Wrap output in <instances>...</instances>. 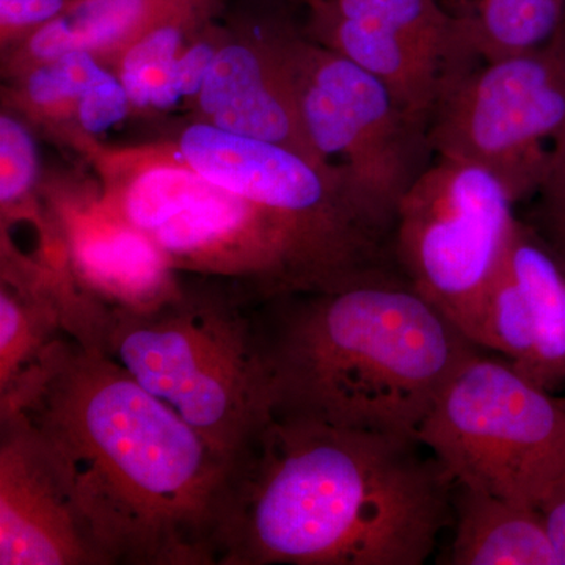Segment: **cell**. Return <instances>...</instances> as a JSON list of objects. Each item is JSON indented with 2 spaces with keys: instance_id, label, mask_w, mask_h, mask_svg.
<instances>
[{
  "instance_id": "cell-1",
  "label": "cell",
  "mask_w": 565,
  "mask_h": 565,
  "mask_svg": "<svg viewBox=\"0 0 565 565\" xmlns=\"http://www.w3.org/2000/svg\"><path fill=\"white\" fill-rule=\"evenodd\" d=\"M0 411L43 438L107 565H221L234 463L102 349L62 334Z\"/></svg>"
},
{
  "instance_id": "cell-2",
  "label": "cell",
  "mask_w": 565,
  "mask_h": 565,
  "mask_svg": "<svg viewBox=\"0 0 565 565\" xmlns=\"http://www.w3.org/2000/svg\"><path fill=\"white\" fill-rule=\"evenodd\" d=\"M412 435L273 416L234 465L221 565H422L455 481Z\"/></svg>"
},
{
  "instance_id": "cell-3",
  "label": "cell",
  "mask_w": 565,
  "mask_h": 565,
  "mask_svg": "<svg viewBox=\"0 0 565 565\" xmlns=\"http://www.w3.org/2000/svg\"><path fill=\"white\" fill-rule=\"evenodd\" d=\"M273 416L416 437L479 351L397 269L255 300Z\"/></svg>"
},
{
  "instance_id": "cell-4",
  "label": "cell",
  "mask_w": 565,
  "mask_h": 565,
  "mask_svg": "<svg viewBox=\"0 0 565 565\" xmlns=\"http://www.w3.org/2000/svg\"><path fill=\"white\" fill-rule=\"evenodd\" d=\"M54 143L95 173L104 203L151 241L174 273L239 286L253 299L318 291L382 269L384 244L253 202L207 180L173 139L106 143L63 132Z\"/></svg>"
},
{
  "instance_id": "cell-5",
  "label": "cell",
  "mask_w": 565,
  "mask_h": 565,
  "mask_svg": "<svg viewBox=\"0 0 565 565\" xmlns=\"http://www.w3.org/2000/svg\"><path fill=\"white\" fill-rule=\"evenodd\" d=\"M255 299L232 282L182 274L150 307H104L85 344L102 349L237 463L273 418Z\"/></svg>"
},
{
  "instance_id": "cell-6",
  "label": "cell",
  "mask_w": 565,
  "mask_h": 565,
  "mask_svg": "<svg viewBox=\"0 0 565 565\" xmlns=\"http://www.w3.org/2000/svg\"><path fill=\"white\" fill-rule=\"evenodd\" d=\"M479 349L438 394L416 438L456 486L535 505L565 476V407Z\"/></svg>"
},
{
  "instance_id": "cell-7",
  "label": "cell",
  "mask_w": 565,
  "mask_h": 565,
  "mask_svg": "<svg viewBox=\"0 0 565 565\" xmlns=\"http://www.w3.org/2000/svg\"><path fill=\"white\" fill-rule=\"evenodd\" d=\"M515 206L492 173L435 156L394 218L397 270L479 348L487 294L519 222Z\"/></svg>"
},
{
  "instance_id": "cell-8",
  "label": "cell",
  "mask_w": 565,
  "mask_h": 565,
  "mask_svg": "<svg viewBox=\"0 0 565 565\" xmlns=\"http://www.w3.org/2000/svg\"><path fill=\"white\" fill-rule=\"evenodd\" d=\"M299 93L316 151L341 170L353 202L390 243L405 193L435 159L429 120L405 109L384 82L307 33Z\"/></svg>"
},
{
  "instance_id": "cell-9",
  "label": "cell",
  "mask_w": 565,
  "mask_h": 565,
  "mask_svg": "<svg viewBox=\"0 0 565 565\" xmlns=\"http://www.w3.org/2000/svg\"><path fill=\"white\" fill-rule=\"evenodd\" d=\"M429 129L435 156L481 167L515 203L531 199L565 136V62L550 44L478 62L441 93Z\"/></svg>"
},
{
  "instance_id": "cell-10",
  "label": "cell",
  "mask_w": 565,
  "mask_h": 565,
  "mask_svg": "<svg viewBox=\"0 0 565 565\" xmlns=\"http://www.w3.org/2000/svg\"><path fill=\"white\" fill-rule=\"evenodd\" d=\"M303 32L373 74L427 118L449 84L481 62L463 18L441 0H300Z\"/></svg>"
},
{
  "instance_id": "cell-11",
  "label": "cell",
  "mask_w": 565,
  "mask_h": 565,
  "mask_svg": "<svg viewBox=\"0 0 565 565\" xmlns=\"http://www.w3.org/2000/svg\"><path fill=\"white\" fill-rule=\"evenodd\" d=\"M225 39L192 104L191 120L281 145L323 167L308 137L299 93L303 25L255 3L223 13Z\"/></svg>"
},
{
  "instance_id": "cell-12",
  "label": "cell",
  "mask_w": 565,
  "mask_h": 565,
  "mask_svg": "<svg viewBox=\"0 0 565 565\" xmlns=\"http://www.w3.org/2000/svg\"><path fill=\"white\" fill-rule=\"evenodd\" d=\"M0 565H107L61 465L14 411H0Z\"/></svg>"
},
{
  "instance_id": "cell-13",
  "label": "cell",
  "mask_w": 565,
  "mask_h": 565,
  "mask_svg": "<svg viewBox=\"0 0 565 565\" xmlns=\"http://www.w3.org/2000/svg\"><path fill=\"white\" fill-rule=\"evenodd\" d=\"M40 195L85 292L109 308L137 310L177 291L182 274L104 203L95 178L41 174Z\"/></svg>"
},
{
  "instance_id": "cell-14",
  "label": "cell",
  "mask_w": 565,
  "mask_h": 565,
  "mask_svg": "<svg viewBox=\"0 0 565 565\" xmlns=\"http://www.w3.org/2000/svg\"><path fill=\"white\" fill-rule=\"evenodd\" d=\"M481 345L546 392L565 388V269L523 218L487 294Z\"/></svg>"
},
{
  "instance_id": "cell-15",
  "label": "cell",
  "mask_w": 565,
  "mask_h": 565,
  "mask_svg": "<svg viewBox=\"0 0 565 565\" xmlns=\"http://www.w3.org/2000/svg\"><path fill=\"white\" fill-rule=\"evenodd\" d=\"M226 0H73L57 20L2 54V79L11 81L71 51L95 55L114 71L126 50L148 32L184 20H214Z\"/></svg>"
},
{
  "instance_id": "cell-16",
  "label": "cell",
  "mask_w": 565,
  "mask_h": 565,
  "mask_svg": "<svg viewBox=\"0 0 565 565\" xmlns=\"http://www.w3.org/2000/svg\"><path fill=\"white\" fill-rule=\"evenodd\" d=\"M3 82L2 109L50 139L70 131L102 137L132 115L117 74L90 52H66Z\"/></svg>"
},
{
  "instance_id": "cell-17",
  "label": "cell",
  "mask_w": 565,
  "mask_h": 565,
  "mask_svg": "<svg viewBox=\"0 0 565 565\" xmlns=\"http://www.w3.org/2000/svg\"><path fill=\"white\" fill-rule=\"evenodd\" d=\"M449 565H557L544 515L473 487L455 486Z\"/></svg>"
},
{
  "instance_id": "cell-18",
  "label": "cell",
  "mask_w": 565,
  "mask_h": 565,
  "mask_svg": "<svg viewBox=\"0 0 565 565\" xmlns=\"http://www.w3.org/2000/svg\"><path fill=\"white\" fill-rule=\"evenodd\" d=\"M463 18L486 62L541 50L556 35L565 0H441Z\"/></svg>"
},
{
  "instance_id": "cell-19",
  "label": "cell",
  "mask_w": 565,
  "mask_h": 565,
  "mask_svg": "<svg viewBox=\"0 0 565 565\" xmlns=\"http://www.w3.org/2000/svg\"><path fill=\"white\" fill-rule=\"evenodd\" d=\"M214 20L170 22L126 50L114 73L128 93L132 114H158L181 106L177 68L182 51L196 32Z\"/></svg>"
},
{
  "instance_id": "cell-20",
  "label": "cell",
  "mask_w": 565,
  "mask_h": 565,
  "mask_svg": "<svg viewBox=\"0 0 565 565\" xmlns=\"http://www.w3.org/2000/svg\"><path fill=\"white\" fill-rule=\"evenodd\" d=\"M39 145L33 129L18 115L0 111V226H31L35 236L50 230L40 195Z\"/></svg>"
},
{
  "instance_id": "cell-21",
  "label": "cell",
  "mask_w": 565,
  "mask_h": 565,
  "mask_svg": "<svg viewBox=\"0 0 565 565\" xmlns=\"http://www.w3.org/2000/svg\"><path fill=\"white\" fill-rule=\"evenodd\" d=\"M531 199L533 207L525 221L541 234L565 269V136L553 145L544 178Z\"/></svg>"
},
{
  "instance_id": "cell-22",
  "label": "cell",
  "mask_w": 565,
  "mask_h": 565,
  "mask_svg": "<svg viewBox=\"0 0 565 565\" xmlns=\"http://www.w3.org/2000/svg\"><path fill=\"white\" fill-rule=\"evenodd\" d=\"M73 0H0V52L20 46L68 9Z\"/></svg>"
},
{
  "instance_id": "cell-23",
  "label": "cell",
  "mask_w": 565,
  "mask_h": 565,
  "mask_svg": "<svg viewBox=\"0 0 565 565\" xmlns=\"http://www.w3.org/2000/svg\"><path fill=\"white\" fill-rule=\"evenodd\" d=\"M537 509L544 515L557 565H565V476L545 493Z\"/></svg>"
},
{
  "instance_id": "cell-24",
  "label": "cell",
  "mask_w": 565,
  "mask_h": 565,
  "mask_svg": "<svg viewBox=\"0 0 565 565\" xmlns=\"http://www.w3.org/2000/svg\"><path fill=\"white\" fill-rule=\"evenodd\" d=\"M550 46H552L553 50L556 51V54L565 62V2L559 28H557L556 35L550 41Z\"/></svg>"
},
{
  "instance_id": "cell-25",
  "label": "cell",
  "mask_w": 565,
  "mask_h": 565,
  "mask_svg": "<svg viewBox=\"0 0 565 565\" xmlns=\"http://www.w3.org/2000/svg\"><path fill=\"white\" fill-rule=\"evenodd\" d=\"M559 399H561V403H563V405L565 407V396H559Z\"/></svg>"
}]
</instances>
